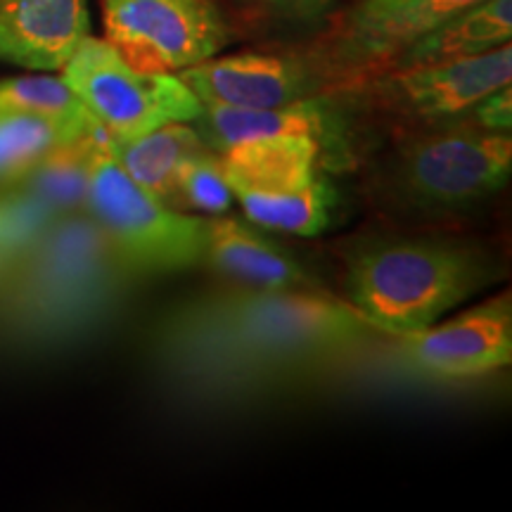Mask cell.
Instances as JSON below:
<instances>
[{"label":"cell","mask_w":512,"mask_h":512,"mask_svg":"<svg viewBox=\"0 0 512 512\" xmlns=\"http://www.w3.org/2000/svg\"><path fill=\"white\" fill-rule=\"evenodd\" d=\"M375 342L382 332L337 294L233 285L181 304L155 332L157 356L178 375L223 384L261 382Z\"/></svg>","instance_id":"cell-1"},{"label":"cell","mask_w":512,"mask_h":512,"mask_svg":"<svg viewBox=\"0 0 512 512\" xmlns=\"http://www.w3.org/2000/svg\"><path fill=\"white\" fill-rule=\"evenodd\" d=\"M342 299L387 337L430 328L503 278L494 249L446 226L366 230L337 247Z\"/></svg>","instance_id":"cell-2"},{"label":"cell","mask_w":512,"mask_h":512,"mask_svg":"<svg viewBox=\"0 0 512 512\" xmlns=\"http://www.w3.org/2000/svg\"><path fill=\"white\" fill-rule=\"evenodd\" d=\"M512 136L467 117L387 133L366 159L368 202L396 226H448L510 181Z\"/></svg>","instance_id":"cell-3"},{"label":"cell","mask_w":512,"mask_h":512,"mask_svg":"<svg viewBox=\"0 0 512 512\" xmlns=\"http://www.w3.org/2000/svg\"><path fill=\"white\" fill-rule=\"evenodd\" d=\"M136 280L91 214L69 211L0 278V330L17 342L64 339L117 311Z\"/></svg>","instance_id":"cell-4"},{"label":"cell","mask_w":512,"mask_h":512,"mask_svg":"<svg viewBox=\"0 0 512 512\" xmlns=\"http://www.w3.org/2000/svg\"><path fill=\"white\" fill-rule=\"evenodd\" d=\"M83 209L138 278L202 266L207 216L166 207L133 183L114 157L105 128L93 147Z\"/></svg>","instance_id":"cell-5"},{"label":"cell","mask_w":512,"mask_h":512,"mask_svg":"<svg viewBox=\"0 0 512 512\" xmlns=\"http://www.w3.org/2000/svg\"><path fill=\"white\" fill-rule=\"evenodd\" d=\"M512 81V46L470 60L384 69L366 79L337 88L358 126L382 128L384 136L458 119L486 93Z\"/></svg>","instance_id":"cell-6"},{"label":"cell","mask_w":512,"mask_h":512,"mask_svg":"<svg viewBox=\"0 0 512 512\" xmlns=\"http://www.w3.org/2000/svg\"><path fill=\"white\" fill-rule=\"evenodd\" d=\"M60 76L114 143L174 121H192L202 112V102L178 74L143 72L110 41L91 34L62 64Z\"/></svg>","instance_id":"cell-7"},{"label":"cell","mask_w":512,"mask_h":512,"mask_svg":"<svg viewBox=\"0 0 512 512\" xmlns=\"http://www.w3.org/2000/svg\"><path fill=\"white\" fill-rule=\"evenodd\" d=\"M105 41L143 72H181L238 38L226 0H100Z\"/></svg>","instance_id":"cell-8"},{"label":"cell","mask_w":512,"mask_h":512,"mask_svg":"<svg viewBox=\"0 0 512 512\" xmlns=\"http://www.w3.org/2000/svg\"><path fill=\"white\" fill-rule=\"evenodd\" d=\"M472 3L477 0H354L302 43L337 91L387 69L396 55Z\"/></svg>","instance_id":"cell-9"},{"label":"cell","mask_w":512,"mask_h":512,"mask_svg":"<svg viewBox=\"0 0 512 512\" xmlns=\"http://www.w3.org/2000/svg\"><path fill=\"white\" fill-rule=\"evenodd\" d=\"M176 74L202 105L238 110H271L332 91L302 41L275 50L216 55Z\"/></svg>","instance_id":"cell-10"},{"label":"cell","mask_w":512,"mask_h":512,"mask_svg":"<svg viewBox=\"0 0 512 512\" xmlns=\"http://www.w3.org/2000/svg\"><path fill=\"white\" fill-rule=\"evenodd\" d=\"M401 363L437 380H472L510 368L512 361V297L501 292L472 306L446 323L406 335L387 337Z\"/></svg>","instance_id":"cell-11"},{"label":"cell","mask_w":512,"mask_h":512,"mask_svg":"<svg viewBox=\"0 0 512 512\" xmlns=\"http://www.w3.org/2000/svg\"><path fill=\"white\" fill-rule=\"evenodd\" d=\"M100 126L62 145L34 171L0 185V278L50 223L86 207L88 169Z\"/></svg>","instance_id":"cell-12"},{"label":"cell","mask_w":512,"mask_h":512,"mask_svg":"<svg viewBox=\"0 0 512 512\" xmlns=\"http://www.w3.org/2000/svg\"><path fill=\"white\" fill-rule=\"evenodd\" d=\"M202 266L228 285L247 290L330 292L294 259L290 249L266 238L254 223H242L221 214L207 216Z\"/></svg>","instance_id":"cell-13"},{"label":"cell","mask_w":512,"mask_h":512,"mask_svg":"<svg viewBox=\"0 0 512 512\" xmlns=\"http://www.w3.org/2000/svg\"><path fill=\"white\" fill-rule=\"evenodd\" d=\"M91 34L88 0H0V60L60 72Z\"/></svg>","instance_id":"cell-14"},{"label":"cell","mask_w":512,"mask_h":512,"mask_svg":"<svg viewBox=\"0 0 512 512\" xmlns=\"http://www.w3.org/2000/svg\"><path fill=\"white\" fill-rule=\"evenodd\" d=\"M510 38L512 0H477L427 31L413 46L396 55L387 69L470 60L505 46Z\"/></svg>","instance_id":"cell-15"},{"label":"cell","mask_w":512,"mask_h":512,"mask_svg":"<svg viewBox=\"0 0 512 512\" xmlns=\"http://www.w3.org/2000/svg\"><path fill=\"white\" fill-rule=\"evenodd\" d=\"M230 192L249 223L302 238L323 233L337 207V188L328 174L285 188H233Z\"/></svg>","instance_id":"cell-16"},{"label":"cell","mask_w":512,"mask_h":512,"mask_svg":"<svg viewBox=\"0 0 512 512\" xmlns=\"http://www.w3.org/2000/svg\"><path fill=\"white\" fill-rule=\"evenodd\" d=\"M110 145L114 157L124 166L131 181L171 209H178V169H181V164L190 155L207 147L190 121L164 124L155 128V131L145 133V136L126 140V143H114L110 138Z\"/></svg>","instance_id":"cell-17"},{"label":"cell","mask_w":512,"mask_h":512,"mask_svg":"<svg viewBox=\"0 0 512 512\" xmlns=\"http://www.w3.org/2000/svg\"><path fill=\"white\" fill-rule=\"evenodd\" d=\"M95 126L100 124L76 126L0 105V185L19 181L55 150L86 136Z\"/></svg>","instance_id":"cell-18"},{"label":"cell","mask_w":512,"mask_h":512,"mask_svg":"<svg viewBox=\"0 0 512 512\" xmlns=\"http://www.w3.org/2000/svg\"><path fill=\"white\" fill-rule=\"evenodd\" d=\"M0 105L12 107V110H24L43 114V117L67 121L76 126L98 124L81 100L76 98L72 88L64 83L62 76H53L48 72L12 76V79L0 81Z\"/></svg>","instance_id":"cell-19"},{"label":"cell","mask_w":512,"mask_h":512,"mask_svg":"<svg viewBox=\"0 0 512 512\" xmlns=\"http://www.w3.org/2000/svg\"><path fill=\"white\" fill-rule=\"evenodd\" d=\"M230 10L247 27L311 38L328 24L337 0H230Z\"/></svg>","instance_id":"cell-20"},{"label":"cell","mask_w":512,"mask_h":512,"mask_svg":"<svg viewBox=\"0 0 512 512\" xmlns=\"http://www.w3.org/2000/svg\"><path fill=\"white\" fill-rule=\"evenodd\" d=\"M178 209L188 214L219 216L233 204V192L228 188L219 152L204 150L190 155L176 174Z\"/></svg>","instance_id":"cell-21"},{"label":"cell","mask_w":512,"mask_h":512,"mask_svg":"<svg viewBox=\"0 0 512 512\" xmlns=\"http://www.w3.org/2000/svg\"><path fill=\"white\" fill-rule=\"evenodd\" d=\"M467 121L494 133H512V88H496L465 112Z\"/></svg>","instance_id":"cell-22"}]
</instances>
